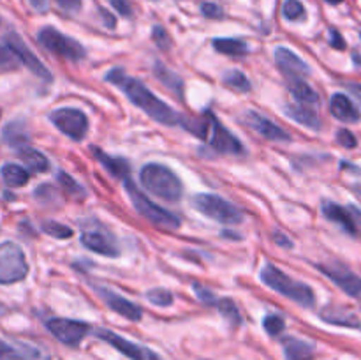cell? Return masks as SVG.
<instances>
[{"mask_svg":"<svg viewBox=\"0 0 361 360\" xmlns=\"http://www.w3.org/2000/svg\"><path fill=\"white\" fill-rule=\"evenodd\" d=\"M106 80L111 85H115V87H118L122 92H126V95L130 99V102L140 106V108L143 109L150 119H154L155 122L162 124V126H176V124H180V119H182V116H180L171 106L166 104L164 101H161V99H159L141 80L129 76V74H126L122 69H118V67L109 71V73L106 74Z\"/></svg>","mask_w":361,"mask_h":360,"instance_id":"cell-1","label":"cell"},{"mask_svg":"<svg viewBox=\"0 0 361 360\" xmlns=\"http://www.w3.org/2000/svg\"><path fill=\"white\" fill-rule=\"evenodd\" d=\"M180 124L221 154L240 155L245 152L242 141L231 131L226 129L214 113L207 112L201 119H180Z\"/></svg>","mask_w":361,"mask_h":360,"instance_id":"cell-2","label":"cell"},{"mask_svg":"<svg viewBox=\"0 0 361 360\" xmlns=\"http://www.w3.org/2000/svg\"><path fill=\"white\" fill-rule=\"evenodd\" d=\"M261 281L268 288L281 293L282 296L293 300V302L300 304L302 307H314V304H316V295H314V289L309 284L289 277L286 272L275 267L274 263L264 265L263 270H261Z\"/></svg>","mask_w":361,"mask_h":360,"instance_id":"cell-3","label":"cell"},{"mask_svg":"<svg viewBox=\"0 0 361 360\" xmlns=\"http://www.w3.org/2000/svg\"><path fill=\"white\" fill-rule=\"evenodd\" d=\"M140 180L148 193L166 201H178L182 198V180L171 168L159 162H148L141 168Z\"/></svg>","mask_w":361,"mask_h":360,"instance_id":"cell-4","label":"cell"},{"mask_svg":"<svg viewBox=\"0 0 361 360\" xmlns=\"http://www.w3.org/2000/svg\"><path fill=\"white\" fill-rule=\"evenodd\" d=\"M126 189L127 194H129L130 201H133L134 208H136L137 214L141 217L147 219L150 224L157 226V228L162 229H178L182 221H180L178 215H175L173 212L166 210V208L159 207L157 203H154L152 200H148L136 186H134L130 180H126Z\"/></svg>","mask_w":361,"mask_h":360,"instance_id":"cell-5","label":"cell"},{"mask_svg":"<svg viewBox=\"0 0 361 360\" xmlns=\"http://www.w3.org/2000/svg\"><path fill=\"white\" fill-rule=\"evenodd\" d=\"M192 205L197 212H201L207 217L222 224H240L243 221V212L231 201L217 196L212 193H201L192 198Z\"/></svg>","mask_w":361,"mask_h":360,"instance_id":"cell-6","label":"cell"},{"mask_svg":"<svg viewBox=\"0 0 361 360\" xmlns=\"http://www.w3.org/2000/svg\"><path fill=\"white\" fill-rule=\"evenodd\" d=\"M28 275V263L21 247L14 242L0 244V284H14Z\"/></svg>","mask_w":361,"mask_h":360,"instance_id":"cell-7","label":"cell"},{"mask_svg":"<svg viewBox=\"0 0 361 360\" xmlns=\"http://www.w3.org/2000/svg\"><path fill=\"white\" fill-rule=\"evenodd\" d=\"M37 41L44 46L48 52L62 56V59L71 60V62H80L85 59V48L69 35L62 34L53 27H44L39 30Z\"/></svg>","mask_w":361,"mask_h":360,"instance_id":"cell-8","label":"cell"},{"mask_svg":"<svg viewBox=\"0 0 361 360\" xmlns=\"http://www.w3.org/2000/svg\"><path fill=\"white\" fill-rule=\"evenodd\" d=\"M81 244H83L87 249L94 251V253L97 254H102V256H120L118 240H116L115 236H113V233L109 232V229H106L99 221L85 222L83 229H81Z\"/></svg>","mask_w":361,"mask_h":360,"instance_id":"cell-9","label":"cell"},{"mask_svg":"<svg viewBox=\"0 0 361 360\" xmlns=\"http://www.w3.org/2000/svg\"><path fill=\"white\" fill-rule=\"evenodd\" d=\"M56 129L71 140L81 141L88 133V116L78 108H59L49 115Z\"/></svg>","mask_w":361,"mask_h":360,"instance_id":"cell-10","label":"cell"},{"mask_svg":"<svg viewBox=\"0 0 361 360\" xmlns=\"http://www.w3.org/2000/svg\"><path fill=\"white\" fill-rule=\"evenodd\" d=\"M46 328L51 332L53 337L67 346H78L90 332V325L69 318H51L46 321Z\"/></svg>","mask_w":361,"mask_h":360,"instance_id":"cell-11","label":"cell"},{"mask_svg":"<svg viewBox=\"0 0 361 360\" xmlns=\"http://www.w3.org/2000/svg\"><path fill=\"white\" fill-rule=\"evenodd\" d=\"M95 335H97L99 339H102L104 342H108V344H111L113 348L118 349L120 353H123V355L130 360H162L161 356L155 352H152V349L136 344V342L133 341H127L126 337L118 335L116 332L108 330V328H97V330H95Z\"/></svg>","mask_w":361,"mask_h":360,"instance_id":"cell-12","label":"cell"},{"mask_svg":"<svg viewBox=\"0 0 361 360\" xmlns=\"http://www.w3.org/2000/svg\"><path fill=\"white\" fill-rule=\"evenodd\" d=\"M6 46L11 49V53L16 56V60H20V62L23 64L28 71H32L35 76L41 78V80H44V81L53 80V76H51V73L48 71V67H46L44 64H42L41 60L34 55V52H32V49L28 48L23 41H21L20 35L7 34Z\"/></svg>","mask_w":361,"mask_h":360,"instance_id":"cell-13","label":"cell"},{"mask_svg":"<svg viewBox=\"0 0 361 360\" xmlns=\"http://www.w3.org/2000/svg\"><path fill=\"white\" fill-rule=\"evenodd\" d=\"M316 268L319 272H323L328 279H331L338 288L344 289L348 295L361 296V277L360 275H356L355 272L349 270L348 267L338 263H334V265L319 263L316 265Z\"/></svg>","mask_w":361,"mask_h":360,"instance_id":"cell-14","label":"cell"},{"mask_svg":"<svg viewBox=\"0 0 361 360\" xmlns=\"http://www.w3.org/2000/svg\"><path fill=\"white\" fill-rule=\"evenodd\" d=\"M243 120H245V124L250 127V129H254L259 136L267 138V140H271V141L291 140L288 131H284L282 127H279L277 124L271 122L270 119L263 116L261 113L254 112V109H247L245 115H243Z\"/></svg>","mask_w":361,"mask_h":360,"instance_id":"cell-15","label":"cell"},{"mask_svg":"<svg viewBox=\"0 0 361 360\" xmlns=\"http://www.w3.org/2000/svg\"><path fill=\"white\" fill-rule=\"evenodd\" d=\"M97 292L99 295H101V299L106 302V306L111 311H115L116 314H120V316L127 318L129 321H140L141 318H143V311H141L140 306H136V304L130 302V300L120 296L118 293H115L113 289L97 288Z\"/></svg>","mask_w":361,"mask_h":360,"instance_id":"cell-16","label":"cell"},{"mask_svg":"<svg viewBox=\"0 0 361 360\" xmlns=\"http://www.w3.org/2000/svg\"><path fill=\"white\" fill-rule=\"evenodd\" d=\"M275 62H277L279 69L284 74H288L289 78H300L310 74L309 64L303 62L295 52H291L289 48H284V46H279L275 49Z\"/></svg>","mask_w":361,"mask_h":360,"instance_id":"cell-17","label":"cell"},{"mask_svg":"<svg viewBox=\"0 0 361 360\" xmlns=\"http://www.w3.org/2000/svg\"><path fill=\"white\" fill-rule=\"evenodd\" d=\"M321 212H323V215L328 219V221H331V222H335V224L341 226L345 233H349V235H353V236L356 235L355 219H353L351 212L345 210L344 207L334 203V201H323Z\"/></svg>","mask_w":361,"mask_h":360,"instance_id":"cell-18","label":"cell"},{"mask_svg":"<svg viewBox=\"0 0 361 360\" xmlns=\"http://www.w3.org/2000/svg\"><path fill=\"white\" fill-rule=\"evenodd\" d=\"M92 154H94V157L104 166L106 172L111 173L115 179L123 180V182H126V180H130V166L126 159L113 157V155L102 152L99 147H92Z\"/></svg>","mask_w":361,"mask_h":360,"instance_id":"cell-19","label":"cell"},{"mask_svg":"<svg viewBox=\"0 0 361 360\" xmlns=\"http://www.w3.org/2000/svg\"><path fill=\"white\" fill-rule=\"evenodd\" d=\"M41 352L37 348L25 342L11 344V342L0 339V360H39Z\"/></svg>","mask_w":361,"mask_h":360,"instance_id":"cell-20","label":"cell"},{"mask_svg":"<svg viewBox=\"0 0 361 360\" xmlns=\"http://www.w3.org/2000/svg\"><path fill=\"white\" fill-rule=\"evenodd\" d=\"M330 112L335 119L342 120V122L355 124L360 120V112L356 109V106L353 104V101L345 94L331 95Z\"/></svg>","mask_w":361,"mask_h":360,"instance_id":"cell-21","label":"cell"},{"mask_svg":"<svg viewBox=\"0 0 361 360\" xmlns=\"http://www.w3.org/2000/svg\"><path fill=\"white\" fill-rule=\"evenodd\" d=\"M284 112L289 119L298 122L300 126L309 127V129L312 131L321 129V119L317 116V113L310 108V106L302 104V102H298V104H286Z\"/></svg>","mask_w":361,"mask_h":360,"instance_id":"cell-22","label":"cell"},{"mask_svg":"<svg viewBox=\"0 0 361 360\" xmlns=\"http://www.w3.org/2000/svg\"><path fill=\"white\" fill-rule=\"evenodd\" d=\"M284 346L286 359L288 360H312L316 346L309 341H303L298 337H286L282 341Z\"/></svg>","mask_w":361,"mask_h":360,"instance_id":"cell-23","label":"cell"},{"mask_svg":"<svg viewBox=\"0 0 361 360\" xmlns=\"http://www.w3.org/2000/svg\"><path fill=\"white\" fill-rule=\"evenodd\" d=\"M319 316L330 325H338V327L348 328H361V320L356 314L344 309H338V307H326V309L321 311Z\"/></svg>","mask_w":361,"mask_h":360,"instance_id":"cell-24","label":"cell"},{"mask_svg":"<svg viewBox=\"0 0 361 360\" xmlns=\"http://www.w3.org/2000/svg\"><path fill=\"white\" fill-rule=\"evenodd\" d=\"M18 155H20V159L27 164L30 172L46 173L49 169V159L42 152L35 150V148L28 147V145L18 148Z\"/></svg>","mask_w":361,"mask_h":360,"instance_id":"cell-25","label":"cell"},{"mask_svg":"<svg viewBox=\"0 0 361 360\" xmlns=\"http://www.w3.org/2000/svg\"><path fill=\"white\" fill-rule=\"evenodd\" d=\"M288 88L289 92H291V94L302 102V104L310 106L319 102V95H317V92L314 90L307 81H303L302 78H289Z\"/></svg>","mask_w":361,"mask_h":360,"instance_id":"cell-26","label":"cell"},{"mask_svg":"<svg viewBox=\"0 0 361 360\" xmlns=\"http://www.w3.org/2000/svg\"><path fill=\"white\" fill-rule=\"evenodd\" d=\"M154 73H155V76L161 80V83L164 85V87H168L169 90L176 95V97H183V81L178 74H175L173 71H169L168 67L162 66L161 62H155Z\"/></svg>","mask_w":361,"mask_h":360,"instance_id":"cell-27","label":"cell"},{"mask_svg":"<svg viewBox=\"0 0 361 360\" xmlns=\"http://www.w3.org/2000/svg\"><path fill=\"white\" fill-rule=\"evenodd\" d=\"M0 175H2L4 182L9 187H21L28 182L30 179V173L20 164H14V162H6L0 169Z\"/></svg>","mask_w":361,"mask_h":360,"instance_id":"cell-28","label":"cell"},{"mask_svg":"<svg viewBox=\"0 0 361 360\" xmlns=\"http://www.w3.org/2000/svg\"><path fill=\"white\" fill-rule=\"evenodd\" d=\"M214 48L217 49L219 53L222 55H229V56H243L249 53V46L247 42H243L242 39H215L214 41Z\"/></svg>","mask_w":361,"mask_h":360,"instance_id":"cell-29","label":"cell"},{"mask_svg":"<svg viewBox=\"0 0 361 360\" xmlns=\"http://www.w3.org/2000/svg\"><path fill=\"white\" fill-rule=\"evenodd\" d=\"M4 140L7 145L14 147L18 150L20 147L27 145V133H25V126L21 122H9L4 129Z\"/></svg>","mask_w":361,"mask_h":360,"instance_id":"cell-30","label":"cell"},{"mask_svg":"<svg viewBox=\"0 0 361 360\" xmlns=\"http://www.w3.org/2000/svg\"><path fill=\"white\" fill-rule=\"evenodd\" d=\"M222 81H224V85H228L229 88L240 92V94H245V92H249L250 88H252L249 78H247L245 74L238 69L226 71V73L222 74Z\"/></svg>","mask_w":361,"mask_h":360,"instance_id":"cell-31","label":"cell"},{"mask_svg":"<svg viewBox=\"0 0 361 360\" xmlns=\"http://www.w3.org/2000/svg\"><path fill=\"white\" fill-rule=\"evenodd\" d=\"M42 232L48 233L49 236H55V239H60V240L71 239V236L74 235L73 228H69V226L62 224V222H56V221L42 222Z\"/></svg>","mask_w":361,"mask_h":360,"instance_id":"cell-32","label":"cell"},{"mask_svg":"<svg viewBox=\"0 0 361 360\" xmlns=\"http://www.w3.org/2000/svg\"><path fill=\"white\" fill-rule=\"evenodd\" d=\"M147 299L148 302H152L154 306L159 307H169L173 302H175V296L169 289L166 288H154L147 293Z\"/></svg>","mask_w":361,"mask_h":360,"instance_id":"cell-33","label":"cell"},{"mask_svg":"<svg viewBox=\"0 0 361 360\" xmlns=\"http://www.w3.org/2000/svg\"><path fill=\"white\" fill-rule=\"evenodd\" d=\"M217 306H219V311H221L222 316H224L228 321H231L233 325H238L240 321H242L238 307H236V304L233 302L231 299L217 300Z\"/></svg>","mask_w":361,"mask_h":360,"instance_id":"cell-34","label":"cell"},{"mask_svg":"<svg viewBox=\"0 0 361 360\" xmlns=\"http://www.w3.org/2000/svg\"><path fill=\"white\" fill-rule=\"evenodd\" d=\"M282 14H284L286 20L298 21L305 16V7L300 0H286L284 7H282Z\"/></svg>","mask_w":361,"mask_h":360,"instance_id":"cell-35","label":"cell"},{"mask_svg":"<svg viewBox=\"0 0 361 360\" xmlns=\"http://www.w3.org/2000/svg\"><path fill=\"white\" fill-rule=\"evenodd\" d=\"M263 327L270 335H279L284 332L286 323H284V320L279 316V314H268L263 321Z\"/></svg>","mask_w":361,"mask_h":360,"instance_id":"cell-36","label":"cell"},{"mask_svg":"<svg viewBox=\"0 0 361 360\" xmlns=\"http://www.w3.org/2000/svg\"><path fill=\"white\" fill-rule=\"evenodd\" d=\"M152 39H154L155 44L161 49H169L171 48V37L166 32V28H162L161 25H155L154 30H152Z\"/></svg>","mask_w":361,"mask_h":360,"instance_id":"cell-37","label":"cell"},{"mask_svg":"<svg viewBox=\"0 0 361 360\" xmlns=\"http://www.w3.org/2000/svg\"><path fill=\"white\" fill-rule=\"evenodd\" d=\"M337 143L342 145L344 148H355L358 145V140H356V136L351 131L341 129L337 133Z\"/></svg>","mask_w":361,"mask_h":360,"instance_id":"cell-38","label":"cell"},{"mask_svg":"<svg viewBox=\"0 0 361 360\" xmlns=\"http://www.w3.org/2000/svg\"><path fill=\"white\" fill-rule=\"evenodd\" d=\"M194 292H196L197 299H200L203 304H207V306H214V304H217V299H215L214 293H212L208 288H204V286L197 284L196 282V284H194Z\"/></svg>","mask_w":361,"mask_h":360,"instance_id":"cell-39","label":"cell"},{"mask_svg":"<svg viewBox=\"0 0 361 360\" xmlns=\"http://www.w3.org/2000/svg\"><path fill=\"white\" fill-rule=\"evenodd\" d=\"M201 13H203L207 18H212V20H219V18L224 16V11H222V7L217 6V4H214V2H204L203 6H201Z\"/></svg>","mask_w":361,"mask_h":360,"instance_id":"cell-40","label":"cell"},{"mask_svg":"<svg viewBox=\"0 0 361 360\" xmlns=\"http://www.w3.org/2000/svg\"><path fill=\"white\" fill-rule=\"evenodd\" d=\"M59 182L62 184L63 187H66L67 194L80 193V191H81V187L78 186L76 182H74V179H73V176H71V175H67V173H63V172H60V173H59Z\"/></svg>","mask_w":361,"mask_h":360,"instance_id":"cell-41","label":"cell"},{"mask_svg":"<svg viewBox=\"0 0 361 360\" xmlns=\"http://www.w3.org/2000/svg\"><path fill=\"white\" fill-rule=\"evenodd\" d=\"M16 64V56L11 53L7 46H0V67H13Z\"/></svg>","mask_w":361,"mask_h":360,"instance_id":"cell-42","label":"cell"},{"mask_svg":"<svg viewBox=\"0 0 361 360\" xmlns=\"http://www.w3.org/2000/svg\"><path fill=\"white\" fill-rule=\"evenodd\" d=\"M109 4H111L113 9L118 11L122 16L126 18L133 16V7H130V4L127 2V0H109Z\"/></svg>","mask_w":361,"mask_h":360,"instance_id":"cell-43","label":"cell"},{"mask_svg":"<svg viewBox=\"0 0 361 360\" xmlns=\"http://www.w3.org/2000/svg\"><path fill=\"white\" fill-rule=\"evenodd\" d=\"M330 44L334 46L335 49H344L345 48L344 37H342L341 32L335 30V28H330Z\"/></svg>","mask_w":361,"mask_h":360,"instance_id":"cell-44","label":"cell"},{"mask_svg":"<svg viewBox=\"0 0 361 360\" xmlns=\"http://www.w3.org/2000/svg\"><path fill=\"white\" fill-rule=\"evenodd\" d=\"M56 2L63 11H69V13H76L81 7V0H56Z\"/></svg>","mask_w":361,"mask_h":360,"instance_id":"cell-45","label":"cell"},{"mask_svg":"<svg viewBox=\"0 0 361 360\" xmlns=\"http://www.w3.org/2000/svg\"><path fill=\"white\" fill-rule=\"evenodd\" d=\"M275 242L281 247H284V249H291L293 247V242L284 235V233H275Z\"/></svg>","mask_w":361,"mask_h":360,"instance_id":"cell-46","label":"cell"},{"mask_svg":"<svg viewBox=\"0 0 361 360\" xmlns=\"http://www.w3.org/2000/svg\"><path fill=\"white\" fill-rule=\"evenodd\" d=\"M30 2V6L34 7L35 11H39V13H44V11H48L49 4L48 0H28Z\"/></svg>","mask_w":361,"mask_h":360,"instance_id":"cell-47","label":"cell"},{"mask_svg":"<svg viewBox=\"0 0 361 360\" xmlns=\"http://www.w3.org/2000/svg\"><path fill=\"white\" fill-rule=\"evenodd\" d=\"M348 88H349V92L355 95L356 101H358L361 106V85L360 83H348Z\"/></svg>","mask_w":361,"mask_h":360,"instance_id":"cell-48","label":"cell"},{"mask_svg":"<svg viewBox=\"0 0 361 360\" xmlns=\"http://www.w3.org/2000/svg\"><path fill=\"white\" fill-rule=\"evenodd\" d=\"M349 212H351L353 219H355V224L361 226V210L360 208L355 207V205H351V207H349Z\"/></svg>","mask_w":361,"mask_h":360,"instance_id":"cell-49","label":"cell"},{"mask_svg":"<svg viewBox=\"0 0 361 360\" xmlns=\"http://www.w3.org/2000/svg\"><path fill=\"white\" fill-rule=\"evenodd\" d=\"M101 14H102V16H104V23H106V27L115 28L116 21H115V18H113V14H108V13H106V11H101Z\"/></svg>","mask_w":361,"mask_h":360,"instance_id":"cell-50","label":"cell"},{"mask_svg":"<svg viewBox=\"0 0 361 360\" xmlns=\"http://www.w3.org/2000/svg\"><path fill=\"white\" fill-rule=\"evenodd\" d=\"M222 236H226V239H240V235H235L231 232H222Z\"/></svg>","mask_w":361,"mask_h":360,"instance_id":"cell-51","label":"cell"},{"mask_svg":"<svg viewBox=\"0 0 361 360\" xmlns=\"http://www.w3.org/2000/svg\"><path fill=\"white\" fill-rule=\"evenodd\" d=\"M6 313H7L6 306H4V304H0V316H2V314H6Z\"/></svg>","mask_w":361,"mask_h":360,"instance_id":"cell-52","label":"cell"},{"mask_svg":"<svg viewBox=\"0 0 361 360\" xmlns=\"http://www.w3.org/2000/svg\"><path fill=\"white\" fill-rule=\"evenodd\" d=\"M326 2H328V4H334V6H335V4H341L342 0H326Z\"/></svg>","mask_w":361,"mask_h":360,"instance_id":"cell-53","label":"cell"},{"mask_svg":"<svg viewBox=\"0 0 361 360\" xmlns=\"http://www.w3.org/2000/svg\"><path fill=\"white\" fill-rule=\"evenodd\" d=\"M355 191H356V193H358V196L361 198V186H356Z\"/></svg>","mask_w":361,"mask_h":360,"instance_id":"cell-54","label":"cell"}]
</instances>
